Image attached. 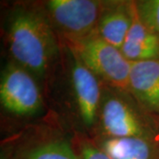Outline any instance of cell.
<instances>
[{
    "mask_svg": "<svg viewBox=\"0 0 159 159\" xmlns=\"http://www.w3.org/2000/svg\"><path fill=\"white\" fill-rule=\"evenodd\" d=\"M6 41L12 61L34 77H44L59 52L57 34L43 8L28 5L11 11Z\"/></svg>",
    "mask_w": 159,
    "mask_h": 159,
    "instance_id": "obj_1",
    "label": "cell"
},
{
    "mask_svg": "<svg viewBox=\"0 0 159 159\" xmlns=\"http://www.w3.org/2000/svg\"><path fill=\"white\" fill-rule=\"evenodd\" d=\"M97 136L159 139V119L146 112L127 92L102 83Z\"/></svg>",
    "mask_w": 159,
    "mask_h": 159,
    "instance_id": "obj_2",
    "label": "cell"
},
{
    "mask_svg": "<svg viewBox=\"0 0 159 159\" xmlns=\"http://www.w3.org/2000/svg\"><path fill=\"white\" fill-rule=\"evenodd\" d=\"M66 45L102 83L129 93L131 63L120 49L102 39L97 32Z\"/></svg>",
    "mask_w": 159,
    "mask_h": 159,
    "instance_id": "obj_3",
    "label": "cell"
},
{
    "mask_svg": "<svg viewBox=\"0 0 159 159\" xmlns=\"http://www.w3.org/2000/svg\"><path fill=\"white\" fill-rule=\"evenodd\" d=\"M102 4L97 0H49L43 6L53 29L66 44L97 33Z\"/></svg>",
    "mask_w": 159,
    "mask_h": 159,
    "instance_id": "obj_4",
    "label": "cell"
},
{
    "mask_svg": "<svg viewBox=\"0 0 159 159\" xmlns=\"http://www.w3.org/2000/svg\"><path fill=\"white\" fill-rule=\"evenodd\" d=\"M0 102L6 111L19 117L33 116L43 103L35 77L14 61L7 63L2 71Z\"/></svg>",
    "mask_w": 159,
    "mask_h": 159,
    "instance_id": "obj_5",
    "label": "cell"
},
{
    "mask_svg": "<svg viewBox=\"0 0 159 159\" xmlns=\"http://www.w3.org/2000/svg\"><path fill=\"white\" fill-rule=\"evenodd\" d=\"M69 53L70 77L77 111L84 126L92 129L97 127L102 83L73 51Z\"/></svg>",
    "mask_w": 159,
    "mask_h": 159,
    "instance_id": "obj_6",
    "label": "cell"
},
{
    "mask_svg": "<svg viewBox=\"0 0 159 159\" xmlns=\"http://www.w3.org/2000/svg\"><path fill=\"white\" fill-rule=\"evenodd\" d=\"M129 94L146 112L159 119V58L131 63Z\"/></svg>",
    "mask_w": 159,
    "mask_h": 159,
    "instance_id": "obj_7",
    "label": "cell"
},
{
    "mask_svg": "<svg viewBox=\"0 0 159 159\" xmlns=\"http://www.w3.org/2000/svg\"><path fill=\"white\" fill-rule=\"evenodd\" d=\"M134 1H103L97 24V33L109 43L121 49L130 29Z\"/></svg>",
    "mask_w": 159,
    "mask_h": 159,
    "instance_id": "obj_8",
    "label": "cell"
},
{
    "mask_svg": "<svg viewBox=\"0 0 159 159\" xmlns=\"http://www.w3.org/2000/svg\"><path fill=\"white\" fill-rule=\"evenodd\" d=\"M93 141L111 159H159V139L97 136Z\"/></svg>",
    "mask_w": 159,
    "mask_h": 159,
    "instance_id": "obj_9",
    "label": "cell"
},
{
    "mask_svg": "<svg viewBox=\"0 0 159 159\" xmlns=\"http://www.w3.org/2000/svg\"><path fill=\"white\" fill-rule=\"evenodd\" d=\"M120 50L130 63L159 58V37L141 20L134 1L132 25Z\"/></svg>",
    "mask_w": 159,
    "mask_h": 159,
    "instance_id": "obj_10",
    "label": "cell"
},
{
    "mask_svg": "<svg viewBox=\"0 0 159 159\" xmlns=\"http://www.w3.org/2000/svg\"><path fill=\"white\" fill-rule=\"evenodd\" d=\"M16 154V159H81L67 140L54 137L30 142Z\"/></svg>",
    "mask_w": 159,
    "mask_h": 159,
    "instance_id": "obj_11",
    "label": "cell"
},
{
    "mask_svg": "<svg viewBox=\"0 0 159 159\" xmlns=\"http://www.w3.org/2000/svg\"><path fill=\"white\" fill-rule=\"evenodd\" d=\"M134 4L143 23L159 37V0H140Z\"/></svg>",
    "mask_w": 159,
    "mask_h": 159,
    "instance_id": "obj_12",
    "label": "cell"
},
{
    "mask_svg": "<svg viewBox=\"0 0 159 159\" xmlns=\"http://www.w3.org/2000/svg\"><path fill=\"white\" fill-rule=\"evenodd\" d=\"M76 145L77 151L81 159H111L95 143L93 139L80 137Z\"/></svg>",
    "mask_w": 159,
    "mask_h": 159,
    "instance_id": "obj_13",
    "label": "cell"
}]
</instances>
